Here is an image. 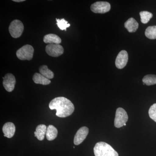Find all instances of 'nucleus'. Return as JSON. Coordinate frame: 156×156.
<instances>
[{"label":"nucleus","instance_id":"1","mask_svg":"<svg viewBox=\"0 0 156 156\" xmlns=\"http://www.w3.org/2000/svg\"><path fill=\"white\" fill-rule=\"evenodd\" d=\"M49 108L56 110V115L59 118H66L72 114L75 108L72 102L64 97H56L50 101Z\"/></svg>","mask_w":156,"mask_h":156},{"label":"nucleus","instance_id":"2","mask_svg":"<svg viewBox=\"0 0 156 156\" xmlns=\"http://www.w3.org/2000/svg\"><path fill=\"white\" fill-rule=\"evenodd\" d=\"M93 150L95 156H119L113 148L105 142L97 143Z\"/></svg>","mask_w":156,"mask_h":156},{"label":"nucleus","instance_id":"3","mask_svg":"<svg viewBox=\"0 0 156 156\" xmlns=\"http://www.w3.org/2000/svg\"><path fill=\"white\" fill-rule=\"evenodd\" d=\"M34 49L30 45H24L17 50L16 55L21 60H30L33 57Z\"/></svg>","mask_w":156,"mask_h":156},{"label":"nucleus","instance_id":"4","mask_svg":"<svg viewBox=\"0 0 156 156\" xmlns=\"http://www.w3.org/2000/svg\"><path fill=\"white\" fill-rule=\"evenodd\" d=\"M24 30L23 23L18 20H15L11 22L9 27V31L12 37L17 38L21 36Z\"/></svg>","mask_w":156,"mask_h":156},{"label":"nucleus","instance_id":"5","mask_svg":"<svg viewBox=\"0 0 156 156\" xmlns=\"http://www.w3.org/2000/svg\"><path fill=\"white\" fill-rule=\"evenodd\" d=\"M128 114L125 109L122 108H117L114 121L115 127L117 128L123 127L128 122Z\"/></svg>","mask_w":156,"mask_h":156},{"label":"nucleus","instance_id":"6","mask_svg":"<svg viewBox=\"0 0 156 156\" xmlns=\"http://www.w3.org/2000/svg\"><path fill=\"white\" fill-rule=\"evenodd\" d=\"M90 9L93 13L105 14L110 10L111 5L108 2H98L92 4Z\"/></svg>","mask_w":156,"mask_h":156},{"label":"nucleus","instance_id":"7","mask_svg":"<svg viewBox=\"0 0 156 156\" xmlns=\"http://www.w3.org/2000/svg\"><path fill=\"white\" fill-rule=\"evenodd\" d=\"M46 52L49 56L58 57L63 54L64 49L60 44H49L46 46Z\"/></svg>","mask_w":156,"mask_h":156},{"label":"nucleus","instance_id":"8","mask_svg":"<svg viewBox=\"0 0 156 156\" xmlns=\"http://www.w3.org/2000/svg\"><path fill=\"white\" fill-rule=\"evenodd\" d=\"M3 84L6 91L11 92L14 90L16 84V79L12 74L8 73L3 78Z\"/></svg>","mask_w":156,"mask_h":156},{"label":"nucleus","instance_id":"9","mask_svg":"<svg viewBox=\"0 0 156 156\" xmlns=\"http://www.w3.org/2000/svg\"><path fill=\"white\" fill-rule=\"evenodd\" d=\"M89 128L87 127H81L76 133L74 139V144L76 145H80L85 140L88 134Z\"/></svg>","mask_w":156,"mask_h":156},{"label":"nucleus","instance_id":"10","mask_svg":"<svg viewBox=\"0 0 156 156\" xmlns=\"http://www.w3.org/2000/svg\"><path fill=\"white\" fill-rule=\"evenodd\" d=\"M128 59V53L126 50H122L118 54L115 60L117 68L122 69L126 66Z\"/></svg>","mask_w":156,"mask_h":156},{"label":"nucleus","instance_id":"11","mask_svg":"<svg viewBox=\"0 0 156 156\" xmlns=\"http://www.w3.org/2000/svg\"><path fill=\"white\" fill-rule=\"evenodd\" d=\"M15 126L13 123L7 122L3 126L2 131L4 136L10 138L14 136L15 134Z\"/></svg>","mask_w":156,"mask_h":156},{"label":"nucleus","instance_id":"12","mask_svg":"<svg viewBox=\"0 0 156 156\" xmlns=\"http://www.w3.org/2000/svg\"><path fill=\"white\" fill-rule=\"evenodd\" d=\"M44 41L46 44H59L61 43L62 40L57 35L50 34L46 35L44 37Z\"/></svg>","mask_w":156,"mask_h":156},{"label":"nucleus","instance_id":"13","mask_svg":"<svg viewBox=\"0 0 156 156\" xmlns=\"http://www.w3.org/2000/svg\"><path fill=\"white\" fill-rule=\"evenodd\" d=\"M138 23L134 18H130L125 23V27L130 33L135 32L138 28Z\"/></svg>","mask_w":156,"mask_h":156},{"label":"nucleus","instance_id":"14","mask_svg":"<svg viewBox=\"0 0 156 156\" xmlns=\"http://www.w3.org/2000/svg\"><path fill=\"white\" fill-rule=\"evenodd\" d=\"M47 126L44 125H40L37 126L36 131L34 132V135L40 140L44 139L47 132Z\"/></svg>","mask_w":156,"mask_h":156},{"label":"nucleus","instance_id":"15","mask_svg":"<svg viewBox=\"0 0 156 156\" xmlns=\"http://www.w3.org/2000/svg\"><path fill=\"white\" fill-rule=\"evenodd\" d=\"M33 80L35 83L41 84L43 85H49L51 83V81L49 79L45 77L41 73H35L34 74Z\"/></svg>","mask_w":156,"mask_h":156},{"label":"nucleus","instance_id":"16","mask_svg":"<svg viewBox=\"0 0 156 156\" xmlns=\"http://www.w3.org/2000/svg\"><path fill=\"white\" fill-rule=\"evenodd\" d=\"M58 134V130L54 126L50 125L47 128L46 132L47 139L49 141H51L56 138Z\"/></svg>","mask_w":156,"mask_h":156},{"label":"nucleus","instance_id":"17","mask_svg":"<svg viewBox=\"0 0 156 156\" xmlns=\"http://www.w3.org/2000/svg\"><path fill=\"white\" fill-rule=\"evenodd\" d=\"M40 73L45 77L49 79H52L54 77V73L52 71L48 69V66L46 65H43L39 68Z\"/></svg>","mask_w":156,"mask_h":156},{"label":"nucleus","instance_id":"18","mask_svg":"<svg viewBox=\"0 0 156 156\" xmlns=\"http://www.w3.org/2000/svg\"><path fill=\"white\" fill-rule=\"evenodd\" d=\"M145 35L148 38L154 40L156 39V26L148 27L145 30Z\"/></svg>","mask_w":156,"mask_h":156},{"label":"nucleus","instance_id":"19","mask_svg":"<svg viewBox=\"0 0 156 156\" xmlns=\"http://www.w3.org/2000/svg\"><path fill=\"white\" fill-rule=\"evenodd\" d=\"M142 81L143 83L147 86L155 85L156 84V76L154 75H147L144 77Z\"/></svg>","mask_w":156,"mask_h":156},{"label":"nucleus","instance_id":"20","mask_svg":"<svg viewBox=\"0 0 156 156\" xmlns=\"http://www.w3.org/2000/svg\"><path fill=\"white\" fill-rule=\"evenodd\" d=\"M141 22L143 23H147L153 17V14L151 12L147 11H142L140 12Z\"/></svg>","mask_w":156,"mask_h":156},{"label":"nucleus","instance_id":"21","mask_svg":"<svg viewBox=\"0 0 156 156\" xmlns=\"http://www.w3.org/2000/svg\"><path fill=\"white\" fill-rule=\"evenodd\" d=\"M56 20L57 21L56 24L57 26L61 30L66 31V28L69 27L70 26V24L64 19H56Z\"/></svg>","mask_w":156,"mask_h":156},{"label":"nucleus","instance_id":"22","mask_svg":"<svg viewBox=\"0 0 156 156\" xmlns=\"http://www.w3.org/2000/svg\"><path fill=\"white\" fill-rule=\"evenodd\" d=\"M148 113L151 119L156 122V103L154 104L151 106L149 110Z\"/></svg>","mask_w":156,"mask_h":156},{"label":"nucleus","instance_id":"23","mask_svg":"<svg viewBox=\"0 0 156 156\" xmlns=\"http://www.w3.org/2000/svg\"><path fill=\"white\" fill-rule=\"evenodd\" d=\"M13 2H21L25 1V0H13Z\"/></svg>","mask_w":156,"mask_h":156},{"label":"nucleus","instance_id":"24","mask_svg":"<svg viewBox=\"0 0 156 156\" xmlns=\"http://www.w3.org/2000/svg\"><path fill=\"white\" fill-rule=\"evenodd\" d=\"M126 126V124H125V125H124V126Z\"/></svg>","mask_w":156,"mask_h":156}]
</instances>
